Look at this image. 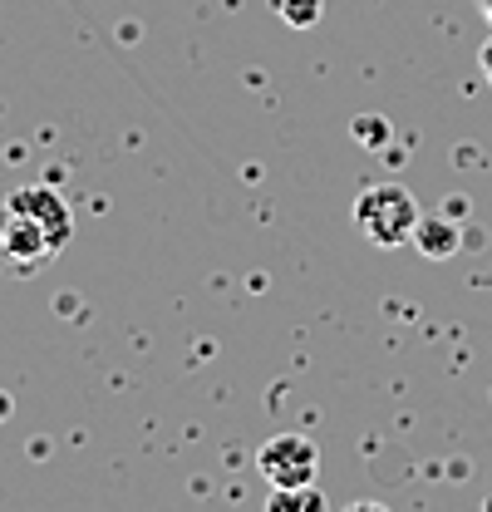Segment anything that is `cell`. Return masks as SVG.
Segmentation results:
<instances>
[{
  "label": "cell",
  "mask_w": 492,
  "mask_h": 512,
  "mask_svg": "<svg viewBox=\"0 0 492 512\" xmlns=\"http://www.w3.org/2000/svg\"><path fill=\"white\" fill-rule=\"evenodd\" d=\"M478 10H483V15H488V25H492V0H478Z\"/></svg>",
  "instance_id": "obj_10"
},
{
  "label": "cell",
  "mask_w": 492,
  "mask_h": 512,
  "mask_svg": "<svg viewBox=\"0 0 492 512\" xmlns=\"http://www.w3.org/2000/svg\"><path fill=\"white\" fill-rule=\"evenodd\" d=\"M256 468L271 488H310L320 478V448L306 434H276L256 453Z\"/></svg>",
  "instance_id": "obj_3"
},
{
  "label": "cell",
  "mask_w": 492,
  "mask_h": 512,
  "mask_svg": "<svg viewBox=\"0 0 492 512\" xmlns=\"http://www.w3.org/2000/svg\"><path fill=\"white\" fill-rule=\"evenodd\" d=\"M50 256H55L50 232H45L30 212H20L15 202H0V271L25 276V271L45 266Z\"/></svg>",
  "instance_id": "obj_2"
},
{
  "label": "cell",
  "mask_w": 492,
  "mask_h": 512,
  "mask_svg": "<svg viewBox=\"0 0 492 512\" xmlns=\"http://www.w3.org/2000/svg\"><path fill=\"white\" fill-rule=\"evenodd\" d=\"M478 64H483V79L492 84V35L483 40V50H478Z\"/></svg>",
  "instance_id": "obj_8"
},
{
  "label": "cell",
  "mask_w": 492,
  "mask_h": 512,
  "mask_svg": "<svg viewBox=\"0 0 492 512\" xmlns=\"http://www.w3.org/2000/svg\"><path fill=\"white\" fill-rule=\"evenodd\" d=\"M5 414H10V399H5V394H0V419H5Z\"/></svg>",
  "instance_id": "obj_11"
},
{
  "label": "cell",
  "mask_w": 492,
  "mask_h": 512,
  "mask_svg": "<svg viewBox=\"0 0 492 512\" xmlns=\"http://www.w3.org/2000/svg\"><path fill=\"white\" fill-rule=\"evenodd\" d=\"M266 512H325V498H320L315 483L310 488H271Z\"/></svg>",
  "instance_id": "obj_6"
},
{
  "label": "cell",
  "mask_w": 492,
  "mask_h": 512,
  "mask_svg": "<svg viewBox=\"0 0 492 512\" xmlns=\"http://www.w3.org/2000/svg\"><path fill=\"white\" fill-rule=\"evenodd\" d=\"M414 247L429 256V261H448V256L463 247V232H458V222H448V217H419Z\"/></svg>",
  "instance_id": "obj_5"
},
{
  "label": "cell",
  "mask_w": 492,
  "mask_h": 512,
  "mask_svg": "<svg viewBox=\"0 0 492 512\" xmlns=\"http://www.w3.org/2000/svg\"><path fill=\"white\" fill-rule=\"evenodd\" d=\"M276 15L296 30H310L320 15H325V0H276Z\"/></svg>",
  "instance_id": "obj_7"
},
{
  "label": "cell",
  "mask_w": 492,
  "mask_h": 512,
  "mask_svg": "<svg viewBox=\"0 0 492 512\" xmlns=\"http://www.w3.org/2000/svg\"><path fill=\"white\" fill-rule=\"evenodd\" d=\"M5 202H15L20 212H30V217L50 232L55 252L69 247V237H74V217H69V202H64L55 188H20V192H10Z\"/></svg>",
  "instance_id": "obj_4"
},
{
  "label": "cell",
  "mask_w": 492,
  "mask_h": 512,
  "mask_svg": "<svg viewBox=\"0 0 492 512\" xmlns=\"http://www.w3.org/2000/svg\"><path fill=\"white\" fill-rule=\"evenodd\" d=\"M345 512H389V508H384V503H350Z\"/></svg>",
  "instance_id": "obj_9"
},
{
  "label": "cell",
  "mask_w": 492,
  "mask_h": 512,
  "mask_svg": "<svg viewBox=\"0 0 492 512\" xmlns=\"http://www.w3.org/2000/svg\"><path fill=\"white\" fill-rule=\"evenodd\" d=\"M355 227L374 247H404V242H414L419 202H414V192L399 188V183H374V188H365L355 197Z\"/></svg>",
  "instance_id": "obj_1"
}]
</instances>
